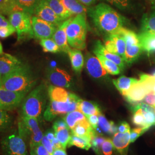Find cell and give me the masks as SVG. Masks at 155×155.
<instances>
[{
    "instance_id": "54",
    "label": "cell",
    "mask_w": 155,
    "mask_h": 155,
    "mask_svg": "<svg viewBox=\"0 0 155 155\" xmlns=\"http://www.w3.org/2000/svg\"><path fill=\"white\" fill-rule=\"evenodd\" d=\"M11 24L8 20L3 15L0 14V28L8 27L11 26Z\"/></svg>"
},
{
    "instance_id": "26",
    "label": "cell",
    "mask_w": 155,
    "mask_h": 155,
    "mask_svg": "<svg viewBox=\"0 0 155 155\" xmlns=\"http://www.w3.org/2000/svg\"><path fill=\"white\" fill-rule=\"evenodd\" d=\"M63 5L72 15L86 14L89 8L83 5L78 0H61Z\"/></svg>"
},
{
    "instance_id": "17",
    "label": "cell",
    "mask_w": 155,
    "mask_h": 155,
    "mask_svg": "<svg viewBox=\"0 0 155 155\" xmlns=\"http://www.w3.org/2000/svg\"><path fill=\"white\" fill-rule=\"evenodd\" d=\"M150 93L148 89L140 81L135 83L128 90L124 96L127 102L132 105H136L143 101L147 94Z\"/></svg>"
},
{
    "instance_id": "58",
    "label": "cell",
    "mask_w": 155,
    "mask_h": 155,
    "mask_svg": "<svg viewBox=\"0 0 155 155\" xmlns=\"http://www.w3.org/2000/svg\"><path fill=\"white\" fill-rule=\"evenodd\" d=\"M52 155H67L66 150L63 148L54 150Z\"/></svg>"
},
{
    "instance_id": "50",
    "label": "cell",
    "mask_w": 155,
    "mask_h": 155,
    "mask_svg": "<svg viewBox=\"0 0 155 155\" xmlns=\"http://www.w3.org/2000/svg\"><path fill=\"white\" fill-rule=\"evenodd\" d=\"M32 151H33L36 155H51L41 144L36 147Z\"/></svg>"
},
{
    "instance_id": "41",
    "label": "cell",
    "mask_w": 155,
    "mask_h": 155,
    "mask_svg": "<svg viewBox=\"0 0 155 155\" xmlns=\"http://www.w3.org/2000/svg\"><path fill=\"white\" fill-rule=\"evenodd\" d=\"M112 5L114 6L121 11L129 9L132 5V0H106Z\"/></svg>"
},
{
    "instance_id": "29",
    "label": "cell",
    "mask_w": 155,
    "mask_h": 155,
    "mask_svg": "<svg viewBox=\"0 0 155 155\" xmlns=\"http://www.w3.org/2000/svg\"><path fill=\"white\" fill-rule=\"evenodd\" d=\"M144 50L141 45H127L125 53V61L130 64L138 59Z\"/></svg>"
},
{
    "instance_id": "56",
    "label": "cell",
    "mask_w": 155,
    "mask_h": 155,
    "mask_svg": "<svg viewBox=\"0 0 155 155\" xmlns=\"http://www.w3.org/2000/svg\"><path fill=\"white\" fill-rule=\"evenodd\" d=\"M45 135L47 137V139H49L50 141H52L54 139L55 137V134L54 131V130L49 129L47 130L45 133Z\"/></svg>"
},
{
    "instance_id": "7",
    "label": "cell",
    "mask_w": 155,
    "mask_h": 155,
    "mask_svg": "<svg viewBox=\"0 0 155 155\" xmlns=\"http://www.w3.org/2000/svg\"><path fill=\"white\" fill-rule=\"evenodd\" d=\"M1 145L3 155H28L25 140L18 131L4 137Z\"/></svg>"
},
{
    "instance_id": "55",
    "label": "cell",
    "mask_w": 155,
    "mask_h": 155,
    "mask_svg": "<svg viewBox=\"0 0 155 155\" xmlns=\"http://www.w3.org/2000/svg\"><path fill=\"white\" fill-rule=\"evenodd\" d=\"M79 2H81L83 5L86 7H90L94 5V4L98 0H78Z\"/></svg>"
},
{
    "instance_id": "12",
    "label": "cell",
    "mask_w": 155,
    "mask_h": 155,
    "mask_svg": "<svg viewBox=\"0 0 155 155\" xmlns=\"http://www.w3.org/2000/svg\"><path fill=\"white\" fill-rule=\"evenodd\" d=\"M33 15L47 22L59 26L63 22L51 8L46 0H41L36 6Z\"/></svg>"
},
{
    "instance_id": "1",
    "label": "cell",
    "mask_w": 155,
    "mask_h": 155,
    "mask_svg": "<svg viewBox=\"0 0 155 155\" xmlns=\"http://www.w3.org/2000/svg\"><path fill=\"white\" fill-rule=\"evenodd\" d=\"M87 13L94 26L106 36L118 34L126 22L124 17L105 3L89 8Z\"/></svg>"
},
{
    "instance_id": "16",
    "label": "cell",
    "mask_w": 155,
    "mask_h": 155,
    "mask_svg": "<svg viewBox=\"0 0 155 155\" xmlns=\"http://www.w3.org/2000/svg\"><path fill=\"white\" fill-rule=\"evenodd\" d=\"M22 64V61L15 56L4 53L0 55V79L15 71Z\"/></svg>"
},
{
    "instance_id": "43",
    "label": "cell",
    "mask_w": 155,
    "mask_h": 155,
    "mask_svg": "<svg viewBox=\"0 0 155 155\" xmlns=\"http://www.w3.org/2000/svg\"><path fill=\"white\" fill-rule=\"evenodd\" d=\"M141 110L147 125L150 127L155 126V111Z\"/></svg>"
},
{
    "instance_id": "47",
    "label": "cell",
    "mask_w": 155,
    "mask_h": 155,
    "mask_svg": "<svg viewBox=\"0 0 155 155\" xmlns=\"http://www.w3.org/2000/svg\"><path fill=\"white\" fill-rule=\"evenodd\" d=\"M16 32V29L13 26L0 28V38L5 39L10 36L13 33Z\"/></svg>"
},
{
    "instance_id": "22",
    "label": "cell",
    "mask_w": 155,
    "mask_h": 155,
    "mask_svg": "<svg viewBox=\"0 0 155 155\" xmlns=\"http://www.w3.org/2000/svg\"><path fill=\"white\" fill-rule=\"evenodd\" d=\"M139 38L144 51L148 54L155 53V33L141 32Z\"/></svg>"
},
{
    "instance_id": "9",
    "label": "cell",
    "mask_w": 155,
    "mask_h": 155,
    "mask_svg": "<svg viewBox=\"0 0 155 155\" xmlns=\"http://www.w3.org/2000/svg\"><path fill=\"white\" fill-rule=\"evenodd\" d=\"M33 38L38 40L52 38L58 27L36 16H32Z\"/></svg>"
},
{
    "instance_id": "31",
    "label": "cell",
    "mask_w": 155,
    "mask_h": 155,
    "mask_svg": "<svg viewBox=\"0 0 155 155\" xmlns=\"http://www.w3.org/2000/svg\"><path fill=\"white\" fill-rule=\"evenodd\" d=\"M94 54L99 59L102 66L108 74L113 75H116L120 74L121 72H122L120 68L114 62L106 59L104 56L101 55L99 54Z\"/></svg>"
},
{
    "instance_id": "40",
    "label": "cell",
    "mask_w": 155,
    "mask_h": 155,
    "mask_svg": "<svg viewBox=\"0 0 155 155\" xmlns=\"http://www.w3.org/2000/svg\"><path fill=\"white\" fill-rule=\"evenodd\" d=\"M55 134L56 138L61 143L63 148L66 150L71 136V132H70V129L68 127L61 129L55 132Z\"/></svg>"
},
{
    "instance_id": "30",
    "label": "cell",
    "mask_w": 155,
    "mask_h": 155,
    "mask_svg": "<svg viewBox=\"0 0 155 155\" xmlns=\"http://www.w3.org/2000/svg\"><path fill=\"white\" fill-rule=\"evenodd\" d=\"M86 118V117L81 111L77 110L67 113L63 119L66 122L70 129L72 130L79 122Z\"/></svg>"
},
{
    "instance_id": "35",
    "label": "cell",
    "mask_w": 155,
    "mask_h": 155,
    "mask_svg": "<svg viewBox=\"0 0 155 155\" xmlns=\"http://www.w3.org/2000/svg\"><path fill=\"white\" fill-rule=\"evenodd\" d=\"M41 0H16L17 5L22 11L33 15L36 6Z\"/></svg>"
},
{
    "instance_id": "46",
    "label": "cell",
    "mask_w": 155,
    "mask_h": 155,
    "mask_svg": "<svg viewBox=\"0 0 155 155\" xmlns=\"http://www.w3.org/2000/svg\"><path fill=\"white\" fill-rule=\"evenodd\" d=\"M113 144L110 139H106L102 145L101 149L104 155H111L113 150Z\"/></svg>"
},
{
    "instance_id": "21",
    "label": "cell",
    "mask_w": 155,
    "mask_h": 155,
    "mask_svg": "<svg viewBox=\"0 0 155 155\" xmlns=\"http://www.w3.org/2000/svg\"><path fill=\"white\" fill-rule=\"evenodd\" d=\"M72 93L61 87L50 85L48 87V99L58 102H66L70 100Z\"/></svg>"
},
{
    "instance_id": "37",
    "label": "cell",
    "mask_w": 155,
    "mask_h": 155,
    "mask_svg": "<svg viewBox=\"0 0 155 155\" xmlns=\"http://www.w3.org/2000/svg\"><path fill=\"white\" fill-rule=\"evenodd\" d=\"M40 45L42 47L45 52L58 53L61 52L58 45L52 39H45L40 40Z\"/></svg>"
},
{
    "instance_id": "63",
    "label": "cell",
    "mask_w": 155,
    "mask_h": 155,
    "mask_svg": "<svg viewBox=\"0 0 155 155\" xmlns=\"http://www.w3.org/2000/svg\"><path fill=\"white\" fill-rule=\"evenodd\" d=\"M151 75H152L153 76H154V77H155V69L153 71V72H152V74H151Z\"/></svg>"
},
{
    "instance_id": "44",
    "label": "cell",
    "mask_w": 155,
    "mask_h": 155,
    "mask_svg": "<svg viewBox=\"0 0 155 155\" xmlns=\"http://www.w3.org/2000/svg\"><path fill=\"white\" fill-rule=\"evenodd\" d=\"M106 139L105 137H102L101 136H98L97 134L91 140V147L97 153L99 152L100 148L102 147V145L104 143V142L105 141Z\"/></svg>"
},
{
    "instance_id": "5",
    "label": "cell",
    "mask_w": 155,
    "mask_h": 155,
    "mask_svg": "<svg viewBox=\"0 0 155 155\" xmlns=\"http://www.w3.org/2000/svg\"><path fill=\"white\" fill-rule=\"evenodd\" d=\"M32 18V15L22 11L13 12L9 16V21L16 29L18 41L33 38Z\"/></svg>"
},
{
    "instance_id": "27",
    "label": "cell",
    "mask_w": 155,
    "mask_h": 155,
    "mask_svg": "<svg viewBox=\"0 0 155 155\" xmlns=\"http://www.w3.org/2000/svg\"><path fill=\"white\" fill-rule=\"evenodd\" d=\"M141 32L155 33V10L145 13L141 22Z\"/></svg>"
},
{
    "instance_id": "4",
    "label": "cell",
    "mask_w": 155,
    "mask_h": 155,
    "mask_svg": "<svg viewBox=\"0 0 155 155\" xmlns=\"http://www.w3.org/2000/svg\"><path fill=\"white\" fill-rule=\"evenodd\" d=\"M87 25L86 14H81L72 17L66 29L67 41L74 49L83 50L86 47Z\"/></svg>"
},
{
    "instance_id": "24",
    "label": "cell",
    "mask_w": 155,
    "mask_h": 155,
    "mask_svg": "<svg viewBox=\"0 0 155 155\" xmlns=\"http://www.w3.org/2000/svg\"><path fill=\"white\" fill-rule=\"evenodd\" d=\"M68 54L70 57L73 70L77 74L81 73L84 64V58L81 50L74 48L71 49Z\"/></svg>"
},
{
    "instance_id": "38",
    "label": "cell",
    "mask_w": 155,
    "mask_h": 155,
    "mask_svg": "<svg viewBox=\"0 0 155 155\" xmlns=\"http://www.w3.org/2000/svg\"><path fill=\"white\" fill-rule=\"evenodd\" d=\"M12 124V118L7 111L0 109V133L8 130Z\"/></svg>"
},
{
    "instance_id": "53",
    "label": "cell",
    "mask_w": 155,
    "mask_h": 155,
    "mask_svg": "<svg viewBox=\"0 0 155 155\" xmlns=\"http://www.w3.org/2000/svg\"><path fill=\"white\" fill-rule=\"evenodd\" d=\"M118 130L121 133H125L130 131L129 125L127 122H121L118 127Z\"/></svg>"
},
{
    "instance_id": "33",
    "label": "cell",
    "mask_w": 155,
    "mask_h": 155,
    "mask_svg": "<svg viewBox=\"0 0 155 155\" xmlns=\"http://www.w3.org/2000/svg\"><path fill=\"white\" fill-rule=\"evenodd\" d=\"M21 11L17 5L16 0H0V14L9 16L12 12Z\"/></svg>"
},
{
    "instance_id": "28",
    "label": "cell",
    "mask_w": 155,
    "mask_h": 155,
    "mask_svg": "<svg viewBox=\"0 0 155 155\" xmlns=\"http://www.w3.org/2000/svg\"><path fill=\"white\" fill-rule=\"evenodd\" d=\"M78 110L81 111L86 117L91 115L98 116L101 113L100 107L96 103L82 100L78 104Z\"/></svg>"
},
{
    "instance_id": "57",
    "label": "cell",
    "mask_w": 155,
    "mask_h": 155,
    "mask_svg": "<svg viewBox=\"0 0 155 155\" xmlns=\"http://www.w3.org/2000/svg\"><path fill=\"white\" fill-rule=\"evenodd\" d=\"M52 142V144L54 148V150H56V149H61V148H63L61 144V143L58 141V140L55 137L54 140L51 141Z\"/></svg>"
},
{
    "instance_id": "42",
    "label": "cell",
    "mask_w": 155,
    "mask_h": 155,
    "mask_svg": "<svg viewBox=\"0 0 155 155\" xmlns=\"http://www.w3.org/2000/svg\"><path fill=\"white\" fill-rule=\"evenodd\" d=\"M44 136V134L41 130L39 132L35 134H32L30 137L29 141V146L31 150H33L36 147L41 144V140Z\"/></svg>"
},
{
    "instance_id": "36",
    "label": "cell",
    "mask_w": 155,
    "mask_h": 155,
    "mask_svg": "<svg viewBox=\"0 0 155 155\" xmlns=\"http://www.w3.org/2000/svg\"><path fill=\"white\" fill-rule=\"evenodd\" d=\"M72 146H75L79 148L88 150L91 148V142L87 141V140L71 134L68 147H70Z\"/></svg>"
},
{
    "instance_id": "8",
    "label": "cell",
    "mask_w": 155,
    "mask_h": 155,
    "mask_svg": "<svg viewBox=\"0 0 155 155\" xmlns=\"http://www.w3.org/2000/svg\"><path fill=\"white\" fill-rule=\"evenodd\" d=\"M27 94L13 91L3 87L0 79V109L4 110H13L21 105Z\"/></svg>"
},
{
    "instance_id": "3",
    "label": "cell",
    "mask_w": 155,
    "mask_h": 155,
    "mask_svg": "<svg viewBox=\"0 0 155 155\" xmlns=\"http://www.w3.org/2000/svg\"><path fill=\"white\" fill-rule=\"evenodd\" d=\"M48 98V87L41 83L32 89L23 100L20 116L36 118L40 121L46 109Z\"/></svg>"
},
{
    "instance_id": "2",
    "label": "cell",
    "mask_w": 155,
    "mask_h": 155,
    "mask_svg": "<svg viewBox=\"0 0 155 155\" xmlns=\"http://www.w3.org/2000/svg\"><path fill=\"white\" fill-rule=\"evenodd\" d=\"M36 83L37 78L31 67L25 63L1 79V84L5 89L27 94L35 87Z\"/></svg>"
},
{
    "instance_id": "45",
    "label": "cell",
    "mask_w": 155,
    "mask_h": 155,
    "mask_svg": "<svg viewBox=\"0 0 155 155\" xmlns=\"http://www.w3.org/2000/svg\"><path fill=\"white\" fill-rule=\"evenodd\" d=\"M148 130L144 129V127H139L134 128L130 133V143H134L137 139L141 136L143 133H145Z\"/></svg>"
},
{
    "instance_id": "15",
    "label": "cell",
    "mask_w": 155,
    "mask_h": 155,
    "mask_svg": "<svg viewBox=\"0 0 155 155\" xmlns=\"http://www.w3.org/2000/svg\"><path fill=\"white\" fill-rule=\"evenodd\" d=\"M71 18L72 17L66 21H64L58 26L52 36V39L58 45L61 52H63L66 54H68L69 51L71 49L68 43L66 33L67 27L70 22Z\"/></svg>"
},
{
    "instance_id": "64",
    "label": "cell",
    "mask_w": 155,
    "mask_h": 155,
    "mask_svg": "<svg viewBox=\"0 0 155 155\" xmlns=\"http://www.w3.org/2000/svg\"></svg>"
},
{
    "instance_id": "11",
    "label": "cell",
    "mask_w": 155,
    "mask_h": 155,
    "mask_svg": "<svg viewBox=\"0 0 155 155\" xmlns=\"http://www.w3.org/2000/svg\"><path fill=\"white\" fill-rule=\"evenodd\" d=\"M39 122V120L36 118L20 116L18 124V132L24 140L30 139L32 134L41 130Z\"/></svg>"
},
{
    "instance_id": "14",
    "label": "cell",
    "mask_w": 155,
    "mask_h": 155,
    "mask_svg": "<svg viewBox=\"0 0 155 155\" xmlns=\"http://www.w3.org/2000/svg\"><path fill=\"white\" fill-rule=\"evenodd\" d=\"M85 66L89 75L94 79H101L108 76V73L104 68L97 57L90 53L86 55Z\"/></svg>"
},
{
    "instance_id": "20",
    "label": "cell",
    "mask_w": 155,
    "mask_h": 155,
    "mask_svg": "<svg viewBox=\"0 0 155 155\" xmlns=\"http://www.w3.org/2000/svg\"><path fill=\"white\" fill-rule=\"evenodd\" d=\"M130 131L125 133L117 132L114 134L112 139V143L114 147L121 155H127L128 146L130 143Z\"/></svg>"
},
{
    "instance_id": "52",
    "label": "cell",
    "mask_w": 155,
    "mask_h": 155,
    "mask_svg": "<svg viewBox=\"0 0 155 155\" xmlns=\"http://www.w3.org/2000/svg\"><path fill=\"white\" fill-rule=\"evenodd\" d=\"M86 118L88 120L91 126L94 128V129H97L98 127V116L97 115H91L86 116Z\"/></svg>"
},
{
    "instance_id": "32",
    "label": "cell",
    "mask_w": 155,
    "mask_h": 155,
    "mask_svg": "<svg viewBox=\"0 0 155 155\" xmlns=\"http://www.w3.org/2000/svg\"><path fill=\"white\" fill-rule=\"evenodd\" d=\"M98 127L103 132L110 134H115L118 130V127L115 125L113 121H109L101 113L98 115Z\"/></svg>"
},
{
    "instance_id": "51",
    "label": "cell",
    "mask_w": 155,
    "mask_h": 155,
    "mask_svg": "<svg viewBox=\"0 0 155 155\" xmlns=\"http://www.w3.org/2000/svg\"><path fill=\"white\" fill-rule=\"evenodd\" d=\"M144 102L152 106L155 107V93L153 91L150 92V93L147 94L145 98H144Z\"/></svg>"
},
{
    "instance_id": "13",
    "label": "cell",
    "mask_w": 155,
    "mask_h": 155,
    "mask_svg": "<svg viewBox=\"0 0 155 155\" xmlns=\"http://www.w3.org/2000/svg\"><path fill=\"white\" fill-rule=\"evenodd\" d=\"M104 46L108 51L121 56L124 59H125L127 45L125 40L121 35L114 34L107 36Z\"/></svg>"
},
{
    "instance_id": "18",
    "label": "cell",
    "mask_w": 155,
    "mask_h": 155,
    "mask_svg": "<svg viewBox=\"0 0 155 155\" xmlns=\"http://www.w3.org/2000/svg\"><path fill=\"white\" fill-rule=\"evenodd\" d=\"M93 127L91 126L87 119L79 122L77 125L71 130V134L82 137L90 142L97 134Z\"/></svg>"
},
{
    "instance_id": "10",
    "label": "cell",
    "mask_w": 155,
    "mask_h": 155,
    "mask_svg": "<svg viewBox=\"0 0 155 155\" xmlns=\"http://www.w3.org/2000/svg\"><path fill=\"white\" fill-rule=\"evenodd\" d=\"M47 78L54 86L63 88H70L72 86L71 76L66 71L58 68H50L47 71Z\"/></svg>"
},
{
    "instance_id": "39",
    "label": "cell",
    "mask_w": 155,
    "mask_h": 155,
    "mask_svg": "<svg viewBox=\"0 0 155 155\" xmlns=\"http://www.w3.org/2000/svg\"><path fill=\"white\" fill-rule=\"evenodd\" d=\"M134 114L132 117V122L133 124L140 127H144V129L148 130L149 127L145 122L144 116L142 113V110L140 108L133 107H132Z\"/></svg>"
},
{
    "instance_id": "49",
    "label": "cell",
    "mask_w": 155,
    "mask_h": 155,
    "mask_svg": "<svg viewBox=\"0 0 155 155\" xmlns=\"http://www.w3.org/2000/svg\"><path fill=\"white\" fill-rule=\"evenodd\" d=\"M41 144L45 147V149L50 152L51 155H52L54 150L52 144V142H51V141H50L49 139H47V137L45 136V134H44V136L41 140Z\"/></svg>"
},
{
    "instance_id": "60",
    "label": "cell",
    "mask_w": 155,
    "mask_h": 155,
    "mask_svg": "<svg viewBox=\"0 0 155 155\" xmlns=\"http://www.w3.org/2000/svg\"><path fill=\"white\" fill-rule=\"evenodd\" d=\"M4 54V51H3V47H2V45L1 44V41H0V55H2Z\"/></svg>"
},
{
    "instance_id": "34",
    "label": "cell",
    "mask_w": 155,
    "mask_h": 155,
    "mask_svg": "<svg viewBox=\"0 0 155 155\" xmlns=\"http://www.w3.org/2000/svg\"><path fill=\"white\" fill-rule=\"evenodd\" d=\"M118 34L124 37L126 45H140L139 35L131 30L123 27Z\"/></svg>"
},
{
    "instance_id": "6",
    "label": "cell",
    "mask_w": 155,
    "mask_h": 155,
    "mask_svg": "<svg viewBox=\"0 0 155 155\" xmlns=\"http://www.w3.org/2000/svg\"><path fill=\"white\" fill-rule=\"evenodd\" d=\"M81 99L76 94L72 93L70 100L66 102H58L49 100L45 110L43 117L45 120L51 121L56 117L66 114L73 111L78 110V104Z\"/></svg>"
},
{
    "instance_id": "48",
    "label": "cell",
    "mask_w": 155,
    "mask_h": 155,
    "mask_svg": "<svg viewBox=\"0 0 155 155\" xmlns=\"http://www.w3.org/2000/svg\"><path fill=\"white\" fill-rule=\"evenodd\" d=\"M52 127H53V130H54V132H56L61 129L68 128V127L66 122H65V121L63 119H59L54 123Z\"/></svg>"
},
{
    "instance_id": "61",
    "label": "cell",
    "mask_w": 155,
    "mask_h": 155,
    "mask_svg": "<svg viewBox=\"0 0 155 155\" xmlns=\"http://www.w3.org/2000/svg\"><path fill=\"white\" fill-rule=\"evenodd\" d=\"M152 91L155 93V82H154V83H153V87H152Z\"/></svg>"
},
{
    "instance_id": "25",
    "label": "cell",
    "mask_w": 155,
    "mask_h": 155,
    "mask_svg": "<svg viewBox=\"0 0 155 155\" xmlns=\"http://www.w3.org/2000/svg\"><path fill=\"white\" fill-rule=\"evenodd\" d=\"M47 3L63 21L71 17L72 14L63 5L61 0H46Z\"/></svg>"
},
{
    "instance_id": "62",
    "label": "cell",
    "mask_w": 155,
    "mask_h": 155,
    "mask_svg": "<svg viewBox=\"0 0 155 155\" xmlns=\"http://www.w3.org/2000/svg\"><path fill=\"white\" fill-rule=\"evenodd\" d=\"M30 154H31V155H36L34 153L33 151H32V150H30Z\"/></svg>"
},
{
    "instance_id": "59",
    "label": "cell",
    "mask_w": 155,
    "mask_h": 155,
    "mask_svg": "<svg viewBox=\"0 0 155 155\" xmlns=\"http://www.w3.org/2000/svg\"><path fill=\"white\" fill-rule=\"evenodd\" d=\"M152 9L155 10V0H149Z\"/></svg>"
},
{
    "instance_id": "19",
    "label": "cell",
    "mask_w": 155,
    "mask_h": 155,
    "mask_svg": "<svg viewBox=\"0 0 155 155\" xmlns=\"http://www.w3.org/2000/svg\"><path fill=\"white\" fill-rule=\"evenodd\" d=\"M93 52L94 54H99L101 55L104 56L106 59L116 63L120 68L122 71L125 69V61L122 57L108 51L106 49L105 46L102 45L100 41H97L95 42Z\"/></svg>"
},
{
    "instance_id": "23",
    "label": "cell",
    "mask_w": 155,
    "mask_h": 155,
    "mask_svg": "<svg viewBox=\"0 0 155 155\" xmlns=\"http://www.w3.org/2000/svg\"><path fill=\"white\" fill-rule=\"evenodd\" d=\"M138 82L139 80L136 78L127 77L125 76H122L116 79H113L114 85L124 97L127 94L130 88Z\"/></svg>"
}]
</instances>
